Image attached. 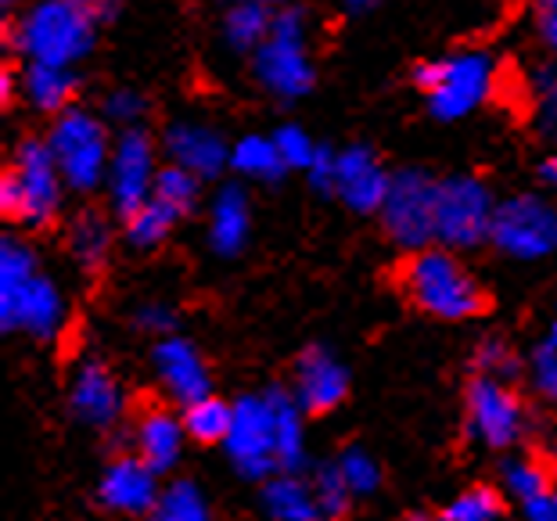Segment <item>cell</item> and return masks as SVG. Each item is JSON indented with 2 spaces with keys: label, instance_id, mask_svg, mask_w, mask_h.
<instances>
[{
  "label": "cell",
  "instance_id": "b9f144b4",
  "mask_svg": "<svg viewBox=\"0 0 557 521\" xmlns=\"http://www.w3.org/2000/svg\"><path fill=\"white\" fill-rule=\"evenodd\" d=\"M532 15H536L540 40L557 54V0H536V11H532Z\"/></svg>",
  "mask_w": 557,
  "mask_h": 521
},
{
  "label": "cell",
  "instance_id": "52a82bcc",
  "mask_svg": "<svg viewBox=\"0 0 557 521\" xmlns=\"http://www.w3.org/2000/svg\"><path fill=\"white\" fill-rule=\"evenodd\" d=\"M493 195L475 176L438 181L435 198V241L446 248H475L493 234Z\"/></svg>",
  "mask_w": 557,
  "mask_h": 521
},
{
  "label": "cell",
  "instance_id": "4316f807",
  "mask_svg": "<svg viewBox=\"0 0 557 521\" xmlns=\"http://www.w3.org/2000/svg\"><path fill=\"white\" fill-rule=\"evenodd\" d=\"M231 424H234V407H227L216 396H206L184 407V432L195 443H227Z\"/></svg>",
  "mask_w": 557,
  "mask_h": 521
},
{
  "label": "cell",
  "instance_id": "7402d4cb",
  "mask_svg": "<svg viewBox=\"0 0 557 521\" xmlns=\"http://www.w3.org/2000/svg\"><path fill=\"white\" fill-rule=\"evenodd\" d=\"M248 241V201L238 184H227L212 201L209 216V245L220 256H238Z\"/></svg>",
  "mask_w": 557,
  "mask_h": 521
},
{
  "label": "cell",
  "instance_id": "d590c367",
  "mask_svg": "<svg viewBox=\"0 0 557 521\" xmlns=\"http://www.w3.org/2000/svg\"><path fill=\"white\" fill-rule=\"evenodd\" d=\"M532 98H536V126L540 134L557 137V69L543 65L532 76Z\"/></svg>",
  "mask_w": 557,
  "mask_h": 521
},
{
  "label": "cell",
  "instance_id": "f6af8a7d",
  "mask_svg": "<svg viewBox=\"0 0 557 521\" xmlns=\"http://www.w3.org/2000/svg\"><path fill=\"white\" fill-rule=\"evenodd\" d=\"M540 181H543V184H550V187H557V156H550V159H543V162H540Z\"/></svg>",
  "mask_w": 557,
  "mask_h": 521
},
{
  "label": "cell",
  "instance_id": "60d3db41",
  "mask_svg": "<svg viewBox=\"0 0 557 521\" xmlns=\"http://www.w3.org/2000/svg\"><path fill=\"white\" fill-rule=\"evenodd\" d=\"M335 162H338V151H327V148H317V156L310 162V181L320 191H335Z\"/></svg>",
  "mask_w": 557,
  "mask_h": 521
},
{
  "label": "cell",
  "instance_id": "603a6c76",
  "mask_svg": "<svg viewBox=\"0 0 557 521\" xmlns=\"http://www.w3.org/2000/svg\"><path fill=\"white\" fill-rule=\"evenodd\" d=\"M270 29H274V15H270L267 4H256V0H234L223 15V37L234 47V51H259L267 44Z\"/></svg>",
  "mask_w": 557,
  "mask_h": 521
},
{
  "label": "cell",
  "instance_id": "8d00e7d4",
  "mask_svg": "<svg viewBox=\"0 0 557 521\" xmlns=\"http://www.w3.org/2000/svg\"><path fill=\"white\" fill-rule=\"evenodd\" d=\"M338 468H342V475H346L352 496H367L382 485V471H377V464L363 454V449H346L338 460Z\"/></svg>",
  "mask_w": 557,
  "mask_h": 521
},
{
  "label": "cell",
  "instance_id": "e0dca14e",
  "mask_svg": "<svg viewBox=\"0 0 557 521\" xmlns=\"http://www.w3.org/2000/svg\"><path fill=\"white\" fill-rule=\"evenodd\" d=\"M101 504L112 507V511H126V514L156 511V504H159L156 471L140 457H120L101 479Z\"/></svg>",
  "mask_w": 557,
  "mask_h": 521
},
{
  "label": "cell",
  "instance_id": "74e56055",
  "mask_svg": "<svg viewBox=\"0 0 557 521\" xmlns=\"http://www.w3.org/2000/svg\"><path fill=\"white\" fill-rule=\"evenodd\" d=\"M475 371L479 374H490V377H511L518 371V360H515V352L507 342L500 338H485L482 346L475 349Z\"/></svg>",
  "mask_w": 557,
  "mask_h": 521
},
{
  "label": "cell",
  "instance_id": "681fc988",
  "mask_svg": "<svg viewBox=\"0 0 557 521\" xmlns=\"http://www.w3.org/2000/svg\"><path fill=\"white\" fill-rule=\"evenodd\" d=\"M256 4H267V8H277V4H284V0H256Z\"/></svg>",
  "mask_w": 557,
  "mask_h": 521
},
{
  "label": "cell",
  "instance_id": "c3c4849f",
  "mask_svg": "<svg viewBox=\"0 0 557 521\" xmlns=\"http://www.w3.org/2000/svg\"><path fill=\"white\" fill-rule=\"evenodd\" d=\"M543 346L557 349V317H554V321H550V327H547V338H543Z\"/></svg>",
  "mask_w": 557,
  "mask_h": 521
},
{
  "label": "cell",
  "instance_id": "816d5d0a",
  "mask_svg": "<svg viewBox=\"0 0 557 521\" xmlns=\"http://www.w3.org/2000/svg\"><path fill=\"white\" fill-rule=\"evenodd\" d=\"M4 4H8V8H15V4H22V0H4Z\"/></svg>",
  "mask_w": 557,
  "mask_h": 521
},
{
  "label": "cell",
  "instance_id": "6da1fadb",
  "mask_svg": "<svg viewBox=\"0 0 557 521\" xmlns=\"http://www.w3.org/2000/svg\"><path fill=\"white\" fill-rule=\"evenodd\" d=\"M399 288L421 313L435 317V321H468L485 310L482 284L471 277L468 266H460V259L446 245L418 248L410 259H403Z\"/></svg>",
  "mask_w": 557,
  "mask_h": 521
},
{
  "label": "cell",
  "instance_id": "7a4b0ae2",
  "mask_svg": "<svg viewBox=\"0 0 557 521\" xmlns=\"http://www.w3.org/2000/svg\"><path fill=\"white\" fill-rule=\"evenodd\" d=\"M94 22L98 15L76 0H33L11 26V47L26 62L73 69L94 47Z\"/></svg>",
  "mask_w": 557,
  "mask_h": 521
},
{
  "label": "cell",
  "instance_id": "44dd1931",
  "mask_svg": "<svg viewBox=\"0 0 557 521\" xmlns=\"http://www.w3.org/2000/svg\"><path fill=\"white\" fill-rule=\"evenodd\" d=\"M18 90L37 112H65L76 98V73L69 65H44L26 62V73L18 76Z\"/></svg>",
  "mask_w": 557,
  "mask_h": 521
},
{
  "label": "cell",
  "instance_id": "9c48e42d",
  "mask_svg": "<svg viewBox=\"0 0 557 521\" xmlns=\"http://www.w3.org/2000/svg\"><path fill=\"white\" fill-rule=\"evenodd\" d=\"M490 241L515 259H543L557 248V209L536 195L496 206Z\"/></svg>",
  "mask_w": 557,
  "mask_h": 521
},
{
  "label": "cell",
  "instance_id": "83f0119b",
  "mask_svg": "<svg viewBox=\"0 0 557 521\" xmlns=\"http://www.w3.org/2000/svg\"><path fill=\"white\" fill-rule=\"evenodd\" d=\"M176 220H181V212L170 209L165 201H159L156 195H151L145 206L134 209L126 216V238H129V245H137V248H156L159 241L170 238Z\"/></svg>",
  "mask_w": 557,
  "mask_h": 521
},
{
  "label": "cell",
  "instance_id": "836d02e7",
  "mask_svg": "<svg viewBox=\"0 0 557 521\" xmlns=\"http://www.w3.org/2000/svg\"><path fill=\"white\" fill-rule=\"evenodd\" d=\"M504 479H507V489H511L521 504L536 500L543 493H554V471L543 464V460H515V464H507Z\"/></svg>",
  "mask_w": 557,
  "mask_h": 521
},
{
  "label": "cell",
  "instance_id": "9a60e30c",
  "mask_svg": "<svg viewBox=\"0 0 557 521\" xmlns=\"http://www.w3.org/2000/svg\"><path fill=\"white\" fill-rule=\"evenodd\" d=\"M0 321H4L8 331H26L33 338H54L58 327L65 324V302L58 295L54 281L37 274L15 302L0 306Z\"/></svg>",
  "mask_w": 557,
  "mask_h": 521
},
{
  "label": "cell",
  "instance_id": "cb8c5ba5",
  "mask_svg": "<svg viewBox=\"0 0 557 521\" xmlns=\"http://www.w3.org/2000/svg\"><path fill=\"white\" fill-rule=\"evenodd\" d=\"M270 410H274V435H277V468L292 471L302 464V407L284 388L267 393Z\"/></svg>",
  "mask_w": 557,
  "mask_h": 521
},
{
  "label": "cell",
  "instance_id": "8992f818",
  "mask_svg": "<svg viewBox=\"0 0 557 521\" xmlns=\"http://www.w3.org/2000/svg\"><path fill=\"white\" fill-rule=\"evenodd\" d=\"M256 79L281 101H295L313 87V62L306 44V15L302 11H277L274 29L267 44L256 51Z\"/></svg>",
  "mask_w": 557,
  "mask_h": 521
},
{
  "label": "cell",
  "instance_id": "d4e9b609",
  "mask_svg": "<svg viewBox=\"0 0 557 521\" xmlns=\"http://www.w3.org/2000/svg\"><path fill=\"white\" fill-rule=\"evenodd\" d=\"M263 500H267V511L277 521H320L324 518L320 514V504H317L313 489H306V485L292 475H281V479L270 482Z\"/></svg>",
  "mask_w": 557,
  "mask_h": 521
},
{
  "label": "cell",
  "instance_id": "e575fe53",
  "mask_svg": "<svg viewBox=\"0 0 557 521\" xmlns=\"http://www.w3.org/2000/svg\"><path fill=\"white\" fill-rule=\"evenodd\" d=\"M274 145L281 151V162H284V170H310V162L317 156V140L306 134L302 126H281L277 134H274Z\"/></svg>",
  "mask_w": 557,
  "mask_h": 521
},
{
  "label": "cell",
  "instance_id": "ac0fdd59",
  "mask_svg": "<svg viewBox=\"0 0 557 521\" xmlns=\"http://www.w3.org/2000/svg\"><path fill=\"white\" fill-rule=\"evenodd\" d=\"M165 151H170V162L184 165L195 176H216L223 165L231 162V151L223 145V137L209 126H195V123H181L165 134Z\"/></svg>",
  "mask_w": 557,
  "mask_h": 521
},
{
  "label": "cell",
  "instance_id": "bcb514c9",
  "mask_svg": "<svg viewBox=\"0 0 557 521\" xmlns=\"http://www.w3.org/2000/svg\"><path fill=\"white\" fill-rule=\"evenodd\" d=\"M76 4H83L87 11H94V15H109L115 0H76Z\"/></svg>",
  "mask_w": 557,
  "mask_h": 521
},
{
  "label": "cell",
  "instance_id": "f35d334b",
  "mask_svg": "<svg viewBox=\"0 0 557 521\" xmlns=\"http://www.w3.org/2000/svg\"><path fill=\"white\" fill-rule=\"evenodd\" d=\"M145 112H148V101L140 98L137 90H129V87L112 90L109 98H104V115H109L112 123L126 126V129H134V123H137Z\"/></svg>",
  "mask_w": 557,
  "mask_h": 521
},
{
  "label": "cell",
  "instance_id": "3957f363",
  "mask_svg": "<svg viewBox=\"0 0 557 521\" xmlns=\"http://www.w3.org/2000/svg\"><path fill=\"white\" fill-rule=\"evenodd\" d=\"M65 176L58 170V159L47 137H26L15 148L4 181H0V212L11 223H29V227H47L62 206Z\"/></svg>",
  "mask_w": 557,
  "mask_h": 521
},
{
  "label": "cell",
  "instance_id": "5b68a950",
  "mask_svg": "<svg viewBox=\"0 0 557 521\" xmlns=\"http://www.w3.org/2000/svg\"><path fill=\"white\" fill-rule=\"evenodd\" d=\"M58 170L73 191H94L101 181H109L112 165V140L98 115L83 109H65L54 115L51 134H47Z\"/></svg>",
  "mask_w": 557,
  "mask_h": 521
},
{
  "label": "cell",
  "instance_id": "4dcf8cb0",
  "mask_svg": "<svg viewBox=\"0 0 557 521\" xmlns=\"http://www.w3.org/2000/svg\"><path fill=\"white\" fill-rule=\"evenodd\" d=\"M198 181H201V176H195L191 170H184V165L170 162V165H162V170H159L156 191H151V195L184 216V212H191L195 201H198Z\"/></svg>",
  "mask_w": 557,
  "mask_h": 521
},
{
  "label": "cell",
  "instance_id": "4fadbf2b",
  "mask_svg": "<svg viewBox=\"0 0 557 521\" xmlns=\"http://www.w3.org/2000/svg\"><path fill=\"white\" fill-rule=\"evenodd\" d=\"M388 184H393V173H385L382 159H377L371 148L357 145L349 151H338L335 195L346 201L352 212H382Z\"/></svg>",
  "mask_w": 557,
  "mask_h": 521
},
{
  "label": "cell",
  "instance_id": "d6a6232c",
  "mask_svg": "<svg viewBox=\"0 0 557 521\" xmlns=\"http://www.w3.org/2000/svg\"><path fill=\"white\" fill-rule=\"evenodd\" d=\"M151 514H156V521H212L191 482L170 485V489L159 496V504Z\"/></svg>",
  "mask_w": 557,
  "mask_h": 521
},
{
  "label": "cell",
  "instance_id": "7c38bea8",
  "mask_svg": "<svg viewBox=\"0 0 557 521\" xmlns=\"http://www.w3.org/2000/svg\"><path fill=\"white\" fill-rule=\"evenodd\" d=\"M156 148H151V137L145 129H126L120 134L112 148V165H109V195L112 206L129 216L134 209H140L156 191Z\"/></svg>",
  "mask_w": 557,
  "mask_h": 521
},
{
  "label": "cell",
  "instance_id": "ab89813d",
  "mask_svg": "<svg viewBox=\"0 0 557 521\" xmlns=\"http://www.w3.org/2000/svg\"><path fill=\"white\" fill-rule=\"evenodd\" d=\"M532 382H536L540 396L557 402V349L540 346L536 352H532Z\"/></svg>",
  "mask_w": 557,
  "mask_h": 521
},
{
  "label": "cell",
  "instance_id": "277c9868",
  "mask_svg": "<svg viewBox=\"0 0 557 521\" xmlns=\"http://www.w3.org/2000/svg\"><path fill=\"white\" fill-rule=\"evenodd\" d=\"M413 87L424 94L435 120H465L496 90V62L482 51H457L413 69Z\"/></svg>",
  "mask_w": 557,
  "mask_h": 521
},
{
  "label": "cell",
  "instance_id": "30bf717a",
  "mask_svg": "<svg viewBox=\"0 0 557 521\" xmlns=\"http://www.w3.org/2000/svg\"><path fill=\"white\" fill-rule=\"evenodd\" d=\"M227 449L248 479H267L277 471V435L274 410L267 396H245L234 402V424L227 435Z\"/></svg>",
  "mask_w": 557,
  "mask_h": 521
},
{
  "label": "cell",
  "instance_id": "2e32d148",
  "mask_svg": "<svg viewBox=\"0 0 557 521\" xmlns=\"http://www.w3.org/2000/svg\"><path fill=\"white\" fill-rule=\"evenodd\" d=\"M156 367L159 382L165 385L176 402H198L209 396V367L201 363L191 342L184 338H162L156 346Z\"/></svg>",
  "mask_w": 557,
  "mask_h": 521
},
{
  "label": "cell",
  "instance_id": "ffe728a7",
  "mask_svg": "<svg viewBox=\"0 0 557 521\" xmlns=\"http://www.w3.org/2000/svg\"><path fill=\"white\" fill-rule=\"evenodd\" d=\"M184 421H176L173 413H165L162 407H148L145 413L137 418V429H134V443H137V457L145 464L162 475L176 464L181 457V443H184Z\"/></svg>",
  "mask_w": 557,
  "mask_h": 521
},
{
  "label": "cell",
  "instance_id": "f907efd6",
  "mask_svg": "<svg viewBox=\"0 0 557 521\" xmlns=\"http://www.w3.org/2000/svg\"><path fill=\"white\" fill-rule=\"evenodd\" d=\"M410 521H432V518H424V514H413Z\"/></svg>",
  "mask_w": 557,
  "mask_h": 521
},
{
  "label": "cell",
  "instance_id": "1f68e13d",
  "mask_svg": "<svg viewBox=\"0 0 557 521\" xmlns=\"http://www.w3.org/2000/svg\"><path fill=\"white\" fill-rule=\"evenodd\" d=\"M313 496L320 504V514H324L327 521H342L349 514V500H352V489L346 475H342L338 464H327L320 468L313 475Z\"/></svg>",
  "mask_w": 557,
  "mask_h": 521
},
{
  "label": "cell",
  "instance_id": "484cf974",
  "mask_svg": "<svg viewBox=\"0 0 557 521\" xmlns=\"http://www.w3.org/2000/svg\"><path fill=\"white\" fill-rule=\"evenodd\" d=\"M69 248H73L76 263L87 270V274H98L109 259V248H112V234H109V223L98 212H83L76 216L73 231H69Z\"/></svg>",
  "mask_w": 557,
  "mask_h": 521
},
{
  "label": "cell",
  "instance_id": "5bb4252c",
  "mask_svg": "<svg viewBox=\"0 0 557 521\" xmlns=\"http://www.w3.org/2000/svg\"><path fill=\"white\" fill-rule=\"evenodd\" d=\"M349 393V374L327 349H306L295 363V399L306 413H327L335 410Z\"/></svg>",
  "mask_w": 557,
  "mask_h": 521
},
{
  "label": "cell",
  "instance_id": "7dc6e473",
  "mask_svg": "<svg viewBox=\"0 0 557 521\" xmlns=\"http://www.w3.org/2000/svg\"><path fill=\"white\" fill-rule=\"evenodd\" d=\"M382 0H346V8L352 11V15H367V11H374Z\"/></svg>",
  "mask_w": 557,
  "mask_h": 521
},
{
  "label": "cell",
  "instance_id": "ee69618b",
  "mask_svg": "<svg viewBox=\"0 0 557 521\" xmlns=\"http://www.w3.org/2000/svg\"><path fill=\"white\" fill-rule=\"evenodd\" d=\"M137 324L148 327V331H170L173 327V313L165 310V306H145V310L137 313Z\"/></svg>",
  "mask_w": 557,
  "mask_h": 521
},
{
  "label": "cell",
  "instance_id": "ba28073f",
  "mask_svg": "<svg viewBox=\"0 0 557 521\" xmlns=\"http://www.w3.org/2000/svg\"><path fill=\"white\" fill-rule=\"evenodd\" d=\"M435 198H438V181H432L421 170H403L393 173L388 184L385 206H382V223L385 234L399 248H429L435 241Z\"/></svg>",
  "mask_w": 557,
  "mask_h": 521
},
{
  "label": "cell",
  "instance_id": "f1b7e54d",
  "mask_svg": "<svg viewBox=\"0 0 557 521\" xmlns=\"http://www.w3.org/2000/svg\"><path fill=\"white\" fill-rule=\"evenodd\" d=\"M231 165L242 176H252V181H277L284 173V162H281L274 137H259V134H248L234 145Z\"/></svg>",
  "mask_w": 557,
  "mask_h": 521
},
{
  "label": "cell",
  "instance_id": "7bdbcfd3",
  "mask_svg": "<svg viewBox=\"0 0 557 521\" xmlns=\"http://www.w3.org/2000/svg\"><path fill=\"white\" fill-rule=\"evenodd\" d=\"M529 521H557V493H543L536 500H525Z\"/></svg>",
  "mask_w": 557,
  "mask_h": 521
},
{
  "label": "cell",
  "instance_id": "8fae6325",
  "mask_svg": "<svg viewBox=\"0 0 557 521\" xmlns=\"http://www.w3.org/2000/svg\"><path fill=\"white\" fill-rule=\"evenodd\" d=\"M468 424L485 446L507 449L518 443L521 429H525V410L500 377L479 374L468 385Z\"/></svg>",
  "mask_w": 557,
  "mask_h": 521
},
{
  "label": "cell",
  "instance_id": "f546056e",
  "mask_svg": "<svg viewBox=\"0 0 557 521\" xmlns=\"http://www.w3.org/2000/svg\"><path fill=\"white\" fill-rule=\"evenodd\" d=\"M504 511V496L493 485H475V489L460 493L454 504H446L438 521H500Z\"/></svg>",
  "mask_w": 557,
  "mask_h": 521
},
{
  "label": "cell",
  "instance_id": "d6986e66",
  "mask_svg": "<svg viewBox=\"0 0 557 521\" xmlns=\"http://www.w3.org/2000/svg\"><path fill=\"white\" fill-rule=\"evenodd\" d=\"M73 410L79 421L94 424V429H109V424L123 413V393L109 374V367L87 363L76 374L73 385Z\"/></svg>",
  "mask_w": 557,
  "mask_h": 521
}]
</instances>
